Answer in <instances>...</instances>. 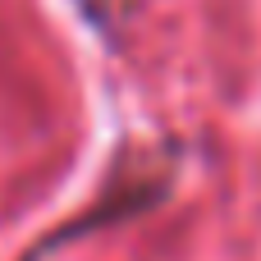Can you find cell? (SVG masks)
Instances as JSON below:
<instances>
[{"instance_id": "cell-1", "label": "cell", "mask_w": 261, "mask_h": 261, "mask_svg": "<svg viewBox=\"0 0 261 261\" xmlns=\"http://www.w3.org/2000/svg\"><path fill=\"white\" fill-rule=\"evenodd\" d=\"M174 188V161L165 151H138V147H124L115 170L106 174L96 202L83 206V216H73L69 225H60L55 234H46L41 243L28 248L23 261H50L69 239H83L87 229H106V225H119L128 216H142L147 206H156L165 193Z\"/></svg>"}]
</instances>
